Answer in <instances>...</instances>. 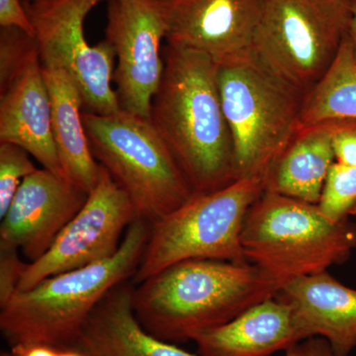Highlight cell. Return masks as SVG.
<instances>
[{"mask_svg":"<svg viewBox=\"0 0 356 356\" xmlns=\"http://www.w3.org/2000/svg\"><path fill=\"white\" fill-rule=\"evenodd\" d=\"M0 143L22 147L43 168L63 177L51 128L50 95L41 62L0 91Z\"/></svg>","mask_w":356,"mask_h":356,"instance_id":"cell-15","label":"cell"},{"mask_svg":"<svg viewBox=\"0 0 356 356\" xmlns=\"http://www.w3.org/2000/svg\"><path fill=\"white\" fill-rule=\"evenodd\" d=\"M149 232L151 222L136 220L113 257L14 293L0 306V330L10 346L39 343L72 348L98 304L114 288L133 280Z\"/></svg>","mask_w":356,"mask_h":356,"instance_id":"cell-3","label":"cell"},{"mask_svg":"<svg viewBox=\"0 0 356 356\" xmlns=\"http://www.w3.org/2000/svg\"><path fill=\"white\" fill-rule=\"evenodd\" d=\"M334 222L348 221L356 215V168L334 163L325 179L318 204Z\"/></svg>","mask_w":356,"mask_h":356,"instance_id":"cell-22","label":"cell"},{"mask_svg":"<svg viewBox=\"0 0 356 356\" xmlns=\"http://www.w3.org/2000/svg\"><path fill=\"white\" fill-rule=\"evenodd\" d=\"M70 348L86 356H199L154 337L140 324L127 283L98 304Z\"/></svg>","mask_w":356,"mask_h":356,"instance_id":"cell-17","label":"cell"},{"mask_svg":"<svg viewBox=\"0 0 356 356\" xmlns=\"http://www.w3.org/2000/svg\"><path fill=\"white\" fill-rule=\"evenodd\" d=\"M166 44L205 54L219 67L250 57L264 0H158Z\"/></svg>","mask_w":356,"mask_h":356,"instance_id":"cell-12","label":"cell"},{"mask_svg":"<svg viewBox=\"0 0 356 356\" xmlns=\"http://www.w3.org/2000/svg\"><path fill=\"white\" fill-rule=\"evenodd\" d=\"M138 285L133 305L140 324L172 343L192 341L280 291V284L252 262L217 259L178 262Z\"/></svg>","mask_w":356,"mask_h":356,"instance_id":"cell-2","label":"cell"},{"mask_svg":"<svg viewBox=\"0 0 356 356\" xmlns=\"http://www.w3.org/2000/svg\"><path fill=\"white\" fill-rule=\"evenodd\" d=\"M355 11L356 0H264L252 54L307 93L334 64Z\"/></svg>","mask_w":356,"mask_h":356,"instance_id":"cell-8","label":"cell"},{"mask_svg":"<svg viewBox=\"0 0 356 356\" xmlns=\"http://www.w3.org/2000/svg\"><path fill=\"white\" fill-rule=\"evenodd\" d=\"M241 242L248 261L281 289L348 261L356 250V225L332 221L318 204L266 191L248 210Z\"/></svg>","mask_w":356,"mask_h":356,"instance_id":"cell-4","label":"cell"},{"mask_svg":"<svg viewBox=\"0 0 356 356\" xmlns=\"http://www.w3.org/2000/svg\"><path fill=\"white\" fill-rule=\"evenodd\" d=\"M105 40L117 58L113 81L121 110L149 120L165 70L166 26L158 0H109Z\"/></svg>","mask_w":356,"mask_h":356,"instance_id":"cell-11","label":"cell"},{"mask_svg":"<svg viewBox=\"0 0 356 356\" xmlns=\"http://www.w3.org/2000/svg\"><path fill=\"white\" fill-rule=\"evenodd\" d=\"M355 119H332L300 127L267 177L266 191L318 204L332 165L334 137Z\"/></svg>","mask_w":356,"mask_h":356,"instance_id":"cell-18","label":"cell"},{"mask_svg":"<svg viewBox=\"0 0 356 356\" xmlns=\"http://www.w3.org/2000/svg\"><path fill=\"white\" fill-rule=\"evenodd\" d=\"M30 154L22 147L0 143V219L6 214L25 177L36 172Z\"/></svg>","mask_w":356,"mask_h":356,"instance_id":"cell-23","label":"cell"},{"mask_svg":"<svg viewBox=\"0 0 356 356\" xmlns=\"http://www.w3.org/2000/svg\"><path fill=\"white\" fill-rule=\"evenodd\" d=\"M0 356H1V355H0Z\"/></svg>","mask_w":356,"mask_h":356,"instance_id":"cell-31","label":"cell"},{"mask_svg":"<svg viewBox=\"0 0 356 356\" xmlns=\"http://www.w3.org/2000/svg\"><path fill=\"white\" fill-rule=\"evenodd\" d=\"M294 314L302 341L321 337L334 356H348L356 348V290L323 273L304 276L281 288Z\"/></svg>","mask_w":356,"mask_h":356,"instance_id":"cell-14","label":"cell"},{"mask_svg":"<svg viewBox=\"0 0 356 356\" xmlns=\"http://www.w3.org/2000/svg\"><path fill=\"white\" fill-rule=\"evenodd\" d=\"M199 356H269L301 341L291 306L280 295L192 339Z\"/></svg>","mask_w":356,"mask_h":356,"instance_id":"cell-16","label":"cell"},{"mask_svg":"<svg viewBox=\"0 0 356 356\" xmlns=\"http://www.w3.org/2000/svg\"><path fill=\"white\" fill-rule=\"evenodd\" d=\"M88 197V193L65 178L46 168H38L24 178L1 218L0 247L16 248L29 262L37 261Z\"/></svg>","mask_w":356,"mask_h":356,"instance_id":"cell-13","label":"cell"},{"mask_svg":"<svg viewBox=\"0 0 356 356\" xmlns=\"http://www.w3.org/2000/svg\"><path fill=\"white\" fill-rule=\"evenodd\" d=\"M138 219L132 201L102 166L99 182L81 209L40 259L28 262L16 292L27 291L51 276L113 257L129 227Z\"/></svg>","mask_w":356,"mask_h":356,"instance_id":"cell-10","label":"cell"},{"mask_svg":"<svg viewBox=\"0 0 356 356\" xmlns=\"http://www.w3.org/2000/svg\"><path fill=\"white\" fill-rule=\"evenodd\" d=\"M60 356H86L74 348H60Z\"/></svg>","mask_w":356,"mask_h":356,"instance_id":"cell-29","label":"cell"},{"mask_svg":"<svg viewBox=\"0 0 356 356\" xmlns=\"http://www.w3.org/2000/svg\"><path fill=\"white\" fill-rule=\"evenodd\" d=\"M334 149L337 163L356 168V119L337 134Z\"/></svg>","mask_w":356,"mask_h":356,"instance_id":"cell-26","label":"cell"},{"mask_svg":"<svg viewBox=\"0 0 356 356\" xmlns=\"http://www.w3.org/2000/svg\"><path fill=\"white\" fill-rule=\"evenodd\" d=\"M285 356H334L330 343L321 337H309L285 350Z\"/></svg>","mask_w":356,"mask_h":356,"instance_id":"cell-27","label":"cell"},{"mask_svg":"<svg viewBox=\"0 0 356 356\" xmlns=\"http://www.w3.org/2000/svg\"><path fill=\"white\" fill-rule=\"evenodd\" d=\"M238 178L270 172L301 127L306 93L276 76L254 57L219 69Z\"/></svg>","mask_w":356,"mask_h":356,"instance_id":"cell-6","label":"cell"},{"mask_svg":"<svg viewBox=\"0 0 356 356\" xmlns=\"http://www.w3.org/2000/svg\"><path fill=\"white\" fill-rule=\"evenodd\" d=\"M0 27H17L34 37L22 0H0Z\"/></svg>","mask_w":356,"mask_h":356,"instance_id":"cell-25","label":"cell"},{"mask_svg":"<svg viewBox=\"0 0 356 356\" xmlns=\"http://www.w3.org/2000/svg\"><path fill=\"white\" fill-rule=\"evenodd\" d=\"M165 70L149 121L194 194L220 191L238 179L233 138L222 109L220 67L200 51L166 44Z\"/></svg>","mask_w":356,"mask_h":356,"instance_id":"cell-1","label":"cell"},{"mask_svg":"<svg viewBox=\"0 0 356 356\" xmlns=\"http://www.w3.org/2000/svg\"><path fill=\"white\" fill-rule=\"evenodd\" d=\"M332 119H356V62L350 33L334 64L304 97L301 125Z\"/></svg>","mask_w":356,"mask_h":356,"instance_id":"cell-20","label":"cell"},{"mask_svg":"<svg viewBox=\"0 0 356 356\" xmlns=\"http://www.w3.org/2000/svg\"><path fill=\"white\" fill-rule=\"evenodd\" d=\"M268 173L241 177L220 191L194 194L151 224L134 283L191 259L248 261L241 236L248 210L266 191Z\"/></svg>","mask_w":356,"mask_h":356,"instance_id":"cell-7","label":"cell"},{"mask_svg":"<svg viewBox=\"0 0 356 356\" xmlns=\"http://www.w3.org/2000/svg\"><path fill=\"white\" fill-rule=\"evenodd\" d=\"M96 161L132 201L140 219L153 222L181 207L193 189L151 121L121 110L83 112Z\"/></svg>","mask_w":356,"mask_h":356,"instance_id":"cell-5","label":"cell"},{"mask_svg":"<svg viewBox=\"0 0 356 356\" xmlns=\"http://www.w3.org/2000/svg\"><path fill=\"white\" fill-rule=\"evenodd\" d=\"M22 1H27V0H22Z\"/></svg>","mask_w":356,"mask_h":356,"instance_id":"cell-30","label":"cell"},{"mask_svg":"<svg viewBox=\"0 0 356 356\" xmlns=\"http://www.w3.org/2000/svg\"><path fill=\"white\" fill-rule=\"evenodd\" d=\"M51 105V128L63 177L86 193L99 182L102 166L89 146L83 103L72 77L64 70L42 67Z\"/></svg>","mask_w":356,"mask_h":356,"instance_id":"cell-19","label":"cell"},{"mask_svg":"<svg viewBox=\"0 0 356 356\" xmlns=\"http://www.w3.org/2000/svg\"><path fill=\"white\" fill-rule=\"evenodd\" d=\"M40 62L36 40L17 27H0V91Z\"/></svg>","mask_w":356,"mask_h":356,"instance_id":"cell-21","label":"cell"},{"mask_svg":"<svg viewBox=\"0 0 356 356\" xmlns=\"http://www.w3.org/2000/svg\"><path fill=\"white\" fill-rule=\"evenodd\" d=\"M350 37L351 40V44H353V56H355L356 62V11L355 16H353V22H351Z\"/></svg>","mask_w":356,"mask_h":356,"instance_id":"cell-28","label":"cell"},{"mask_svg":"<svg viewBox=\"0 0 356 356\" xmlns=\"http://www.w3.org/2000/svg\"><path fill=\"white\" fill-rule=\"evenodd\" d=\"M109 0H27L23 6L34 29L42 67L64 70L76 84L83 111L112 115L121 111L112 88L114 49L107 40L95 46L86 41L84 21Z\"/></svg>","mask_w":356,"mask_h":356,"instance_id":"cell-9","label":"cell"},{"mask_svg":"<svg viewBox=\"0 0 356 356\" xmlns=\"http://www.w3.org/2000/svg\"><path fill=\"white\" fill-rule=\"evenodd\" d=\"M19 250L0 247V306L4 305L17 291L21 276L28 262L21 261Z\"/></svg>","mask_w":356,"mask_h":356,"instance_id":"cell-24","label":"cell"}]
</instances>
